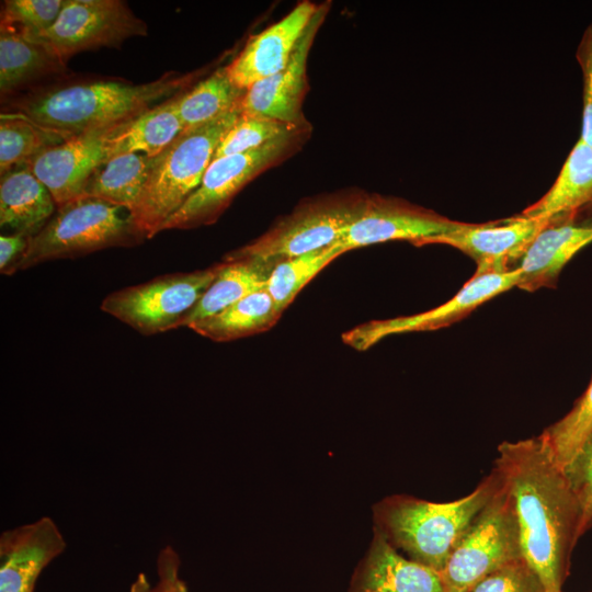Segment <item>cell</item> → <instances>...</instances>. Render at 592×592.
<instances>
[{
    "label": "cell",
    "instance_id": "cell-15",
    "mask_svg": "<svg viewBox=\"0 0 592 592\" xmlns=\"http://www.w3.org/2000/svg\"><path fill=\"white\" fill-rule=\"evenodd\" d=\"M319 5L288 64L277 73L249 87L240 103L243 114L270 117L295 126H309L303 113L307 91V60L314 38L328 12Z\"/></svg>",
    "mask_w": 592,
    "mask_h": 592
},
{
    "label": "cell",
    "instance_id": "cell-33",
    "mask_svg": "<svg viewBox=\"0 0 592 592\" xmlns=\"http://www.w3.org/2000/svg\"><path fill=\"white\" fill-rule=\"evenodd\" d=\"M469 592H546L538 576L521 558L492 572Z\"/></svg>",
    "mask_w": 592,
    "mask_h": 592
},
{
    "label": "cell",
    "instance_id": "cell-26",
    "mask_svg": "<svg viewBox=\"0 0 592 592\" xmlns=\"http://www.w3.org/2000/svg\"><path fill=\"white\" fill-rule=\"evenodd\" d=\"M266 289L252 293L217 315L189 326L200 335L227 342L271 329L280 319Z\"/></svg>",
    "mask_w": 592,
    "mask_h": 592
},
{
    "label": "cell",
    "instance_id": "cell-11",
    "mask_svg": "<svg viewBox=\"0 0 592 592\" xmlns=\"http://www.w3.org/2000/svg\"><path fill=\"white\" fill-rule=\"evenodd\" d=\"M464 224L402 198L366 194L357 219L337 243L345 252L392 240H408L422 246L432 238L459 229Z\"/></svg>",
    "mask_w": 592,
    "mask_h": 592
},
{
    "label": "cell",
    "instance_id": "cell-39",
    "mask_svg": "<svg viewBox=\"0 0 592 592\" xmlns=\"http://www.w3.org/2000/svg\"><path fill=\"white\" fill-rule=\"evenodd\" d=\"M150 584L144 573H139L130 587L129 592H150Z\"/></svg>",
    "mask_w": 592,
    "mask_h": 592
},
{
    "label": "cell",
    "instance_id": "cell-2",
    "mask_svg": "<svg viewBox=\"0 0 592 592\" xmlns=\"http://www.w3.org/2000/svg\"><path fill=\"white\" fill-rule=\"evenodd\" d=\"M191 78L167 72L141 84L119 80L58 84L15 99L9 111L71 137L129 121L153 102L179 94Z\"/></svg>",
    "mask_w": 592,
    "mask_h": 592
},
{
    "label": "cell",
    "instance_id": "cell-16",
    "mask_svg": "<svg viewBox=\"0 0 592 592\" xmlns=\"http://www.w3.org/2000/svg\"><path fill=\"white\" fill-rule=\"evenodd\" d=\"M318 7L310 1L299 2L282 20L252 35L240 54L226 66L230 80L247 90L281 71L288 64Z\"/></svg>",
    "mask_w": 592,
    "mask_h": 592
},
{
    "label": "cell",
    "instance_id": "cell-22",
    "mask_svg": "<svg viewBox=\"0 0 592 592\" xmlns=\"http://www.w3.org/2000/svg\"><path fill=\"white\" fill-rule=\"evenodd\" d=\"M61 61L45 45L27 37L20 27L0 26V91L8 95L45 76L60 72Z\"/></svg>",
    "mask_w": 592,
    "mask_h": 592
},
{
    "label": "cell",
    "instance_id": "cell-25",
    "mask_svg": "<svg viewBox=\"0 0 592 592\" xmlns=\"http://www.w3.org/2000/svg\"><path fill=\"white\" fill-rule=\"evenodd\" d=\"M153 157L130 152L111 158L90 178L82 197H92L132 213L137 206Z\"/></svg>",
    "mask_w": 592,
    "mask_h": 592
},
{
    "label": "cell",
    "instance_id": "cell-8",
    "mask_svg": "<svg viewBox=\"0 0 592 592\" xmlns=\"http://www.w3.org/2000/svg\"><path fill=\"white\" fill-rule=\"evenodd\" d=\"M220 270V263L172 273L109 294L101 310L144 335L184 327L185 320Z\"/></svg>",
    "mask_w": 592,
    "mask_h": 592
},
{
    "label": "cell",
    "instance_id": "cell-14",
    "mask_svg": "<svg viewBox=\"0 0 592 592\" xmlns=\"http://www.w3.org/2000/svg\"><path fill=\"white\" fill-rule=\"evenodd\" d=\"M547 225V219L522 214L490 223H465L424 244L442 243L463 251L476 261L475 273H504L517 269L534 238Z\"/></svg>",
    "mask_w": 592,
    "mask_h": 592
},
{
    "label": "cell",
    "instance_id": "cell-4",
    "mask_svg": "<svg viewBox=\"0 0 592 592\" xmlns=\"http://www.w3.org/2000/svg\"><path fill=\"white\" fill-rule=\"evenodd\" d=\"M240 113L239 105L205 125L184 129L153 157L141 197L130 213L146 239L161 232L164 223L200 186L220 140Z\"/></svg>",
    "mask_w": 592,
    "mask_h": 592
},
{
    "label": "cell",
    "instance_id": "cell-12",
    "mask_svg": "<svg viewBox=\"0 0 592 592\" xmlns=\"http://www.w3.org/2000/svg\"><path fill=\"white\" fill-rule=\"evenodd\" d=\"M521 274L520 269L504 273H475L446 303L413 316L371 321L346 332L343 339L355 349L365 350L390 334L447 327L465 318L487 300L517 286Z\"/></svg>",
    "mask_w": 592,
    "mask_h": 592
},
{
    "label": "cell",
    "instance_id": "cell-34",
    "mask_svg": "<svg viewBox=\"0 0 592 592\" xmlns=\"http://www.w3.org/2000/svg\"><path fill=\"white\" fill-rule=\"evenodd\" d=\"M581 509V535L592 524V435L563 469Z\"/></svg>",
    "mask_w": 592,
    "mask_h": 592
},
{
    "label": "cell",
    "instance_id": "cell-18",
    "mask_svg": "<svg viewBox=\"0 0 592 592\" xmlns=\"http://www.w3.org/2000/svg\"><path fill=\"white\" fill-rule=\"evenodd\" d=\"M351 592H445L441 574L401 556L375 528L367 557Z\"/></svg>",
    "mask_w": 592,
    "mask_h": 592
},
{
    "label": "cell",
    "instance_id": "cell-6",
    "mask_svg": "<svg viewBox=\"0 0 592 592\" xmlns=\"http://www.w3.org/2000/svg\"><path fill=\"white\" fill-rule=\"evenodd\" d=\"M365 196L346 193L305 202L255 240L227 253L224 260L277 263L332 246L357 219Z\"/></svg>",
    "mask_w": 592,
    "mask_h": 592
},
{
    "label": "cell",
    "instance_id": "cell-21",
    "mask_svg": "<svg viewBox=\"0 0 592 592\" xmlns=\"http://www.w3.org/2000/svg\"><path fill=\"white\" fill-rule=\"evenodd\" d=\"M56 202L46 187L26 167L1 175L0 226L32 237L53 217Z\"/></svg>",
    "mask_w": 592,
    "mask_h": 592
},
{
    "label": "cell",
    "instance_id": "cell-29",
    "mask_svg": "<svg viewBox=\"0 0 592 592\" xmlns=\"http://www.w3.org/2000/svg\"><path fill=\"white\" fill-rule=\"evenodd\" d=\"M338 243L299 257L278 261L272 269L266 291L281 316L297 294L330 262L344 253Z\"/></svg>",
    "mask_w": 592,
    "mask_h": 592
},
{
    "label": "cell",
    "instance_id": "cell-10",
    "mask_svg": "<svg viewBox=\"0 0 592 592\" xmlns=\"http://www.w3.org/2000/svg\"><path fill=\"white\" fill-rule=\"evenodd\" d=\"M25 35L66 62L80 52L117 47L129 37L145 36L147 24L121 0H64L49 29Z\"/></svg>",
    "mask_w": 592,
    "mask_h": 592
},
{
    "label": "cell",
    "instance_id": "cell-28",
    "mask_svg": "<svg viewBox=\"0 0 592 592\" xmlns=\"http://www.w3.org/2000/svg\"><path fill=\"white\" fill-rule=\"evenodd\" d=\"M68 138L69 136L47 128L21 113L2 112L0 115L1 175L25 166L46 149Z\"/></svg>",
    "mask_w": 592,
    "mask_h": 592
},
{
    "label": "cell",
    "instance_id": "cell-36",
    "mask_svg": "<svg viewBox=\"0 0 592 592\" xmlns=\"http://www.w3.org/2000/svg\"><path fill=\"white\" fill-rule=\"evenodd\" d=\"M180 560L172 547L163 548L157 560L158 582L150 592H190L180 577Z\"/></svg>",
    "mask_w": 592,
    "mask_h": 592
},
{
    "label": "cell",
    "instance_id": "cell-30",
    "mask_svg": "<svg viewBox=\"0 0 592 592\" xmlns=\"http://www.w3.org/2000/svg\"><path fill=\"white\" fill-rule=\"evenodd\" d=\"M592 435V380L573 408L540 435L555 462L565 469Z\"/></svg>",
    "mask_w": 592,
    "mask_h": 592
},
{
    "label": "cell",
    "instance_id": "cell-24",
    "mask_svg": "<svg viewBox=\"0 0 592 592\" xmlns=\"http://www.w3.org/2000/svg\"><path fill=\"white\" fill-rule=\"evenodd\" d=\"M182 132L174 95L123 123L110 139L109 158L130 152L156 157Z\"/></svg>",
    "mask_w": 592,
    "mask_h": 592
},
{
    "label": "cell",
    "instance_id": "cell-38",
    "mask_svg": "<svg viewBox=\"0 0 592 592\" xmlns=\"http://www.w3.org/2000/svg\"><path fill=\"white\" fill-rule=\"evenodd\" d=\"M573 224L592 227V200L574 215Z\"/></svg>",
    "mask_w": 592,
    "mask_h": 592
},
{
    "label": "cell",
    "instance_id": "cell-19",
    "mask_svg": "<svg viewBox=\"0 0 592 592\" xmlns=\"http://www.w3.org/2000/svg\"><path fill=\"white\" fill-rule=\"evenodd\" d=\"M592 242V227L573 223L549 224L534 238L517 269V287L534 292L554 287L563 266Z\"/></svg>",
    "mask_w": 592,
    "mask_h": 592
},
{
    "label": "cell",
    "instance_id": "cell-1",
    "mask_svg": "<svg viewBox=\"0 0 592 592\" xmlns=\"http://www.w3.org/2000/svg\"><path fill=\"white\" fill-rule=\"evenodd\" d=\"M494 468L513 500L523 559L546 592H561L581 536V509L565 470L539 436L500 444Z\"/></svg>",
    "mask_w": 592,
    "mask_h": 592
},
{
    "label": "cell",
    "instance_id": "cell-32",
    "mask_svg": "<svg viewBox=\"0 0 592 592\" xmlns=\"http://www.w3.org/2000/svg\"><path fill=\"white\" fill-rule=\"evenodd\" d=\"M2 3L1 23L18 26L32 35L55 23L64 0H5Z\"/></svg>",
    "mask_w": 592,
    "mask_h": 592
},
{
    "label": "cell",
    "instance_id": "cell-31",
    "mask_svg": "<svg viewBox=\"0 0 592 592\" xmlns=\"http://www.w3.org/2000/svg\"><path fill=\"white\" fill-rule=\"evenodd\" d=\"M311 126H295L270 117L240 113L236 123L220 140L214 159L246 152L259 148L282 136L309 129Z\"/></svg>",
    "mask_w": 592,
    "mask_h": 592
},
{
    "label": "cell",
    "instance_id": "cell-13",
    "mask_svg": "<svg viewBox=\"0 0 592 592\" xmlns=\"http://www.w3.org/2000/svg\"><path fill=\"white\" fill-rule=\"evenodd\" d=\"M123 123L71 136L23 167L46 185L61 207L82 197L92 174L109 161L110 139Z\"/></svg>",
    "mask_w": 592,
    "mask_h": 592
},
{
    "label": "cell",
    "instance_id": "cell-5",
    "mask_svg": "<svg viewBox=\"0 0 592 592\" xmlns=\"http://www.w3.org/2000/svg\"><path fill=\"white\" fill-rule=\"evenodd\" d=\"M145 239L127 209L96 198L80 197L57 207L39 231L30 237L25 253L10 275L46 261L135 246Z\"/></svg>",
    "mask_w": 592,
    "mask_h": 592
},
{
    "label": "cell",
    "instance_id": "cell-20",
    "mask_svg": "<svg viewBox=\"0 0 592 592\" xmlns=\"http://www.w3.org/2000/svg\"><path fill=\"white\" fill-rule=\"evenodd\" d=\"M591 200L592 147L579 138L551 187L522 215L544 218L549 224L572 223L578 210Z\"/></svg>",
    "mask_w": 592,
    "mask_h": 592
},
{
    "label": "cell",
    "instance_id": "cell-7",
    "mask_svg": "<svg viewBox=\"0 0 592 592\" xmlns=\"http://www.w3.org/2000/svg\"><path fill=\"white\" fill-rule=\"evenodd\" d=\"M500 477L498 489L440 572L445 592H469L492 572L523 558L513 500Z\"/></svg>",
    "mask_w": 592,
    "mask_h": 592
},
{
    "label": "cell",
    "instance_id": "cell-37",
    "mask_svg": "<svg viewBox=\"0 0 592 592\" xmlns=\"http://www.w3.org/2000/svg\"><path fill=\"white\" fill-rule=\"evenodd\" d=\"M30 237L21 234L0 236V271L10 275L12 267L20 261L29 246Z\"/></svg>",
    "mask_w": 592,
    "mask_h": 592
},
{
    "label": "cell",
    "instance_id": "cell-27",
    "mask_svg": "<svg viewBox=\"0 0 592 592\" xmlns=\"http://www.w3.org/2000/svg\"><path fill=\"white\" fill-rule=\"evenodd\" d=\"M246 90L229 78L226 67L175 95L177 112L184 129L205 125L240 105Z\"/></svg>",
    "mask_w": 592,
    "mask_h": 592
},
{
    "label": "cell",
    "instance_id": "cell-23",
    "mask_svg": "<svg viewBox=\"0 0 592 592\" xmlns=\"http://www.w3.org/2000/svg\"><path fill=\"white\" fill-rule=\"evenodd\" d=\"M275 262L224 260L220 270L185 320L184 327L207 319L258 291L266 289Z\"/></svg>",
    "mask_w": 592,
    "mask_h": 592
},
{
    "label": "cell",
    "instance_id": "cell-17",
    "mask_svg": "<svg viewBox=\"0 0 592 592\" xmlns=\"http://www.w3.org/2000/svg\"><path fill=\"white\" fill-rule=\"evenodd\" d=\"M48 516L5 531L0 537V592H34L42 571L66 549Z\"/></svg>",
    "mask_w": 592,
    "mask_h": 592
},
{
    "label": "cell",
    "instance_id": "cell-35",
    "mask_svg": "<svg viewBox=\"0 0 592 592\" xmlns=\"http://www.w3.org/2000/svg\"><path fill=\"white\" fill-rule=\"evenodd\" d=\"M577 59L583 77V113L580 138L592 147V24L582 37Z\"/></svg>",
    "mask_w": 592,
    "mask_h": 592
},
{
    "label": "cell",
    "instance_id": "cell-3",
    "mask_svg": "<svg viewBox=\"0 0 592 592\" xmlns=\"http://www.w3.org/2000/svg\"><path fill=\"white\" fill-rule=\"evenodd\" d=\"M500 481V474L493 468L473 492L455 501L386 499L376 508V528L395 548L440 573Z\"/></svg>",
    "mask_w": 592,
    "mask_h": 592
},
{
    "label": "cell",
    "instance_id": "cell-9",
    "mask_svg": "<svg viewBox=\"0 0 592 592\" xmlns=\"http://www.w3.org/2000/svg\"><path fill=\"white\" fill-rule=\"evenodd\" d=\"M309 130L303 129L259 148L214 159L200 186L164 223L161 231L192 229L215 223L247 183L293 153Z\"/></svg>",
    "mask_w": 592,
    "mask_h": 592
}]
</instances>
